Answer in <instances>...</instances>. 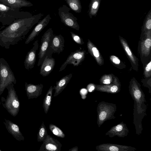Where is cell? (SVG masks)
I'll return each mask as SVG.
<instances>
[{"instance_id": "obj_27", "label": "cell", "mask_w": 151, "mask_h": 151, "mask_svg": "<svg viewBox=\"0 0 151 151\" xmlns=\"http://www.w3.org/2000/svg\"><path fill=\"white\" fill-rule=\"evenodd\" d=\"M71 10L76 13L81 12L82 6L80 0H65Z\"/></svg>"}, {"instance_id": "obj_29", "label": "cell", "mask_w": 151, "mask_h": 151, "mask_svg": "<svg viewBox=\"0 0 151 151\" xmlns=\"http://www.w3.org/2000/svg\"><path fill=\"white\" fill-rule=\"evenodd\" d=\"M151 30V10L148 12L145 18L142 27L143 32Z\"/></svg>"}, {"instance_id": "obj_33", "label": "cell", "mask_w": 151, "mask_h": 151, "mask_svg": "<svg viewBox=\"0 0 151 151\" xmlns=\"http://www.w3.org/2000/svg\"><path fill=\"white\" fill-rule=\"evenodd\" d=\"M144 74L146 78L150 77L151 75V61L146 66L144 71Z\"/></svg>"}, {"instance_id": "obj_20", "label": "cell", "mask_w": 151, "mask_h": 151, "mask_svg": "<svg viewBox=\"0 0 151 151\" xmlns=\"http://www.w3.org/2000/svg\"><path fill=\"white\" fill-rule=\"evenodd\" d=\"M144 38L141 42L140 47L142 54L147 56L150 53L151 47V30L144 32Z\"/></svg>"}, {"instance_id": "obj_18", "label": "cell", "mask_w": 151, "mask_h": 151, "mask_svg": "<svg viewBox=\"0 0 151 151\" xmlns=\"http://www.w3.org/2000/svg\"><path fill=\"white\" fill-rule=\"evenodd\" d=\"M4 119L3 123L8 132L17 140L24 141V137L20 130L19 127L10 120L6 119Z\"/></svg>"}, {"instance_id": "obj_37", "label": "cell", "mask_w": 151, "mask_h": 151, "mask_svg": "<svg viewBox=\"0 0 151 151\" xmlns=\"http://www.w3.org/2000/svg\"><path fill=\"white\" fill-rule=\"evenodd\" d=\"M78 148L77 146H75L69 149V151H78Z\"/></svg>"}, {"instance_id": "obj_19", "label": "cell", "mask_w": 151, "mask_h": 151, "mask_svg": "<svg viewBox=\"0 0 151 151\" xmlns=\"http://www.w3.org/2000/svg\"><path fill=\"white\" fill-rule=\"evenodd\" d=\"M43 85L25 83V90L28 99L37 98L42 93Z\"/></svg>"}, {"instance_id": "obj_11", "label": "cell", "mask_w": 151, "mask_h": 151, "mask_svg": "<svg viewBox=\"0 0 151 151\" xmlns=\"http://www.w3.org/2000/svg\"><path fill=\"white\" fill-rule=\"evenodd\" d=\"M64 43L65 40L62 35H54L46 55L49 54L52 55L53 53H60L64 49Z\"/></svg>"}, {"instance_id": "obj_3", "label": "cell", "mask_w": 151, "mask_h": 151, "mask_svg": "<svg viewBox=\"0 0 151 151\" xmlns=\"http://www.w3.org/2000/svg\"><path fill=\"white\" fill-rule=\"evenodd\" d=\"M6 88L8 90V95L6 99L3 97H1V104L11 115L15 117L19 112L20 103L14 87V84L12 83L8 85Z\"/></svg>"}, {"instance_id": "obj_9", "label": "cell", "mask_w": 151, "mask_h": 151, "mask_svg": "<svg viewBox=\"0 0 151 151\" xmlns=\"http://www.w3.org/2000/svg\"><path fill=\"white\" fill-rule=\"evenodd\" d=\"M85 53V50H77L71 52L65 61L61 65L59 71L60 72L64 70L69 64L73 65L74 66H78L84 60Z\"/></svg>"}, {"instance_id": "obj_15", "label": "cell", "mask_w": 151, "mask_h": 151, "mask_svg": "<svg viewBox=\"0 0 151 151\" xmlns=\"http://www.w3.org/2000/svg\"><path fill=\"white\" fill-rule=\"evenodd\" d=\"M38 40L35 41L32 48L27 52L24 62L25 68L29 70L33 68L36 61V52L39 46Z\"/></svg>"}, {"instance_id": "obj_4", "label": "cell", "mask_w": 151, "mask_h": 151, "mask_svg": "<svg viewBox=\"0 0 151 151\" xmlns=\"http://www.w3.org/2000/svg\"><path fill=\"white\" fill-rule=\"evenodd\" d=\"M32 14L29 12L20 11L19 9L11 8L0 3V22L3 27L10 25L17 19Z\"/></svg>"}, {"instance_id": "obj_30", "label": "cell", "mask_w": 151, "mask_h": 151, "mask_svg": "<svg viewBox=\"0 0 151 151\" xmlns=\"http://www.w3.org/2000/svg\"><path fill=\"white\" fill-rule=\"evenodd\" d=\"M49 128L52 132L58 137L61 138L65 137V135L63 132L56 125L52 124H50Z\"/></svg>"}, {"instance_id": "obj_10", "label": "cell", "mask_w": 151, "mask_h": 151, "mask_svg": "<svg viewBox=\"0 0 151 151\" xmlns=\"http://www.w3.org/2000/svg\"><path fill=\"white\" fill-rule=\"evenodd\" d=\"M62 145L57 139L49 135L43 141L38 151H60Z\"/></svg>"}, {"instance_id": "obj_16", "label": "cell", "mask_w": 151, "mask_h": 151, "mask_svg": "<svg viewBox=\"0 0 151 151\" xmlns=\"http://www.w3.org/2000/svg\"><path fill=\"white\" fill-rule=\"evenodd\" d=\"M129 132V130L126 124L123 122L112 127L106 134L105 135L110 137L117 136L120 137H126Z\"/></svg>"}, {"instance_id": "obj_35", "label": "cell", "mask_w": 151, "mask_h": 151, "mask_svg": "<svg viewBox=\"0 0 151 151\" xmlns=\"http://www.w3.org/2000/svg\"><path fill=\"white\" fill-rule=\"evenodd\" d=\"M95 85L93 83H91L88 84L87 88V90L90 92H91L95 89Z\"/></svg>"}, {"instance_id": "obj_36", "label": "cell", "mask_w": 151, "mask_h": 151, "mask_svg": "<svg viewBox=\"0 0 151 151\" xmlns=\"http://www.w3.org/2000/svg\"><path fill=\"white\" fill-rule=\"evenodd\" d=\"M87 90L85 88H82L80 90V93L82 96V99L83 97V99H84V97L85 98H86V95L87 94Z\"/></svg>"}, {"instance_id": "obj_7", "label": "cell", "mask_w": 151, "mask_h": 151, "mask_svg": "<svg viewBox=\"0 0 151 151\" xmlns=\"http://www.w3.org/2000/svg\"><path fill=\"white\" fill-rule=\"evenodd\" d=\"M70 9L65 5L60 6L58 9V14L61 22L65 25L79 31L80 26L78 19L70 12Z\"/></svg>"}, {"instance_id": "obj_5", "label": "cell", "mask_w": 151, "mask_h": 151, "mask_svg": "<svg viewBox=\"0 0 151 151\" xmlns=\"http://www.w3.org/2000/svg\"><path fill=\"white\" fill-rule=\"evenodd\" d=\"M16 83L15 76L8 63L4 58H0V95H1L8 85Z\"/></svg>"}, {"instance_id": "obj_24", "label": "cell", "mask_w": 151, "mask_h": 151, "mask_svg": "<svg viewBox=\"0 0 151 151\" xmlns=\"http://www.w3.org/2000/svg\"><path fill=\"white\" fill-rule=\"evenodd\" d=\"M119 38L121 45L128 57L130 60L132 64L136 67V68L137 67L138 59L132 52L126 40L120 36H119Z\"/></svg>"}, {"instance_id": "obj_12", "label": "cell", "mask_w": 151, "mask_h": 151, "mask_svg": "<svg viewBox=\"0 0 151 151\" xmlns=\"http://www.w3.org/2000/svg\"><path fill=\"white\" fill-rule=\"evenodd\" d=\"M51 19V18L50 15L48 14L43 19L38 22V23L26 39L25 44H27L33 41L47 25Z\"/></svg>"}, {"instance_id": "obj_28", "label": "cell", "mask_w": 151, "mask_h": 151, "mask_svg": "<svg viewBox=\"0 0 151 151\" xmlns=\"http://www.w3.org/2000/svg\"><path fill=\"white\" fill-rule=\"evenodd\" d=\"M48 135L46 128L43 121L37 134V141L43 142L46 139Z\"/></svg>"}, {"instance_id": "obj_6", "label": "cell", "mask_w": 151, "mask_h": 151, "mask_svg": "<svg viewBox=\"0 0 151 151\" xmlns=\"http://www.w3.org/2000/svg\"><path fill=\"white\" fill-rule=\"evenodd\" d=\"M116 111L115 104L102 101L100 102L97 108V123L99 127L106 121L114 119V114Z\"/></svg>"}, {"instance_id": "obj_21", "label": "cell", "mask_w": 151, "mask_h": 151, "mask_svg": "<svg viewBox=\"0 0 151 151\" xmlns=\"http://www.w3.org/2000/svg\"><path fill=\"white\" fill-rule=\"evenodd\" d=\"M0 3L13 8L30 7L33 4L26 0H0Z\"/></svg>"}, {"instance_id": "obj_32", "label": "cell", "mask_w": 151, "mask_h": 151, "mask_svg": "<svg viewBox=\"0 0 151 151\" xmlns=\"http://www.w3.org/2000/svg\"><path fill=\"white\" fill-rule=\"evenodd\" d=\"M71 36L74 41L77 44L82 45L84 43L83 39L77 35L72 32H70Z\"/></svg>"}, {"instance_id": "obj_39", "label": "cell", "mask_w": 151, "mask_h": 151, "mask_svg": "<svg viewBox=\"0 0 151 151\" xmlns=\"http://www.w3.org/2000/svg\"><path fill=\"white\" fill-rule=\"evenodd\" d=\"M1 102L0 101V107Z\"/></svg>"}, {"instance_id": "obj_25", "label": "cell", "mask_w": 151, "mask_h": 151, "mask_svg": "<svg viewBox=\"0 0 151 151\" xmlns=\"http://www.w3.org/2000/svg\"><path fill=\"white\" fill-rule=\"evenodd\" d=\"M101 0H91L89 5L88 12V15L90 19L97 15L99 8Z\"/></svg>"}, {"instance_id": "obj_40", "label": "cell", "mask_w": 151, "mask_h": 151, "mask_svg": "<svg viewBox=\"0 0 151 151\" xmlns=\"http://www.w3.org/2000/svg\"><path fill=\"white\" fill-rule=\"evenodd\" d=\"M1 150L0 149V151H1Z\"/></svg>"}, {"instance_id": "obj_13", "label": "cell", "mask_w": 151, "mask_h": 151, "mask_svg": "<svg viewBox=\"0 0 151 151\" xmlns=\"http://www.w3.org/2000/svg\"><path fill=\"white\" fill-rule=\"evenodd\" d=\"M121 86L118 79L114 76V81L108 85H96L95 90L100 92L115 94L120 91Z\"/></svg>"}, {"instance_id": "obj_14", "label": "cell", "mask_w": 151, "mask_h": 151, "mask_svg": "<svg viewBox=\"0 0 151 151\" xmlns=\"http://www.w3.org/2000/svg\"><path fill=\"white\" fill-rule=\"evenodd\" d=\"M96 149L98 151H134L137 150L131 146L111 143L101 144L97 146Z\"/></svg>"}, {"instance_id": "obj_23", "label": "cell", "mask_w": 151, "mask_h": 151, "mask_svg": "<svg viewBox=\"0 0 151 151\" xmlns=\"http://www.w3.org/2000/svg\"><path fill=\"white\" fill-rule=\"evenodd\" d=\"M87 47L88 52L95 58L98 64L102 65L104 61L102 55L96 46L89 39L87 42Z\"/></svg>"}, {"instance_id": "obj_26", "label": "cell", "mask_w": 151, "mask_h": 151, "mask_svg": "<svg viewBox=\"0 0 151 151\" xmlns=\"http://www.w3.org/2000/svg\"><path fill=\"white\" fill-rule=\"evenodd\" d=\"M53 87L51 86L48 90L44 99L43 107L45 113L47 114L51 105L53 90Z\"/></svg>"}, {"instance_id": "obj_34", "label": "cell", "mask_w": 151, "mask_h": 151, "mask_svg": "<svg viewBox=\"0 0 151 151\" xmlns=\"http://www.w3.org/2000/svg\"><path fill=\"white\" fill-rule=\"evenodd\" d=\"M110 59L112 63L116 65H119L121 63L120 60L116 56L114 55L110 56Z\"/></svg>"}, {"instance_id": "obj_8", "label": "cell", "mask_w": 151, "mask_h": 151, "mask_svg": "<svg viewBox=\"0 0 151 151\" xmlns=\"http://www.w3.org/2000/svg\"><path fill=\"white\" fill-rule=\"evenodd\" d=\"M52 28H50L45 32L41 39V43L38 54L37 66H39L43 62L50 46L54 35Z\"/></svg>"}, {"instance_id": "obj_2", "label": "cell", "mask_w": 151, "mask_h": 151, "mask_svg": "<svg viewBox=\"0 0 151 151\" xmlns=\"http://www.w3.org/2000/svg\"><path fill=\"white\" fill-rule=\"evenodd\" d=\"M129 90L134 101L133 123L135 125L136 133L139 135L142 130V119L146 115L147 106L145 103L146 101L140 84L134 78L130 81Z\"/></svg>"}, {"instance_id": "obj_1", "label": "cell", "mask_w": 151, "mask_h": 151, "mask_svg": "<svg viewBox=\"0 0 151 151\" xmlns=\"http://www.w3.org/2000/svg\"><path fill=\"white\" fill-rule=\"evenodd\" d=\"M42 13L32 14L14 20L0 32V46L9 49L10 45L17 44L24 39L33 26L39 22Z\"/></svg>"}, {"instance_id": "obj_22", "label": "cell", "mask_w": 151, "mask_h": 151, "mask_svg": "<svg viewBox=\"0 0 151 151\" xmlns=\"http://www.w3.org/2000/svg\"><path fill=\"white\" fill-rule=\"evenodd\" d=\"M73 76L70 73L66 75L61 78L59 81H56L55 85L53 87L55 90L53 97H56L65 88Z\"/></svg>"}, {"instance_id": "obj_31", "label": "cell", "mask_w": 151, "mask_h": 151, "mask_svg": "<svg viewBox=\"0 0 151 151\" xmlns=\"http://www.w3.org/2000/svg\"><path fill=\"white\" fill-rule=\"evenodd\" d=\"M114 76L110 74L103 76L100 80V83L102 85L111 83L113 81Z\"/></svg>"}, {"instance_id": "obj_38", "label": "cell", "mask_w": 151, "mask_h": 151, "mask_svg": "<svg viewBox=\"0 0 151 151\" xmlns=\"http://www.w3.org/2000/svg\"><path fill=\"white\" fill-rule=\"evenodd\" d=\"M0 27H0V31H1V28H0Z\"/></svg>"}, {"instance_id": "obj_17", "label": "cell", "mask_w": 151, "mask_h": 151, "mask_svg": "<svg viewBox=\"0 0 151 151\" xmlns=\"http://www.w3.org/2000/svg\"><path fill=\"white\" fill-rule=\"evenodd\" d=\"M52 56L49 54L47 55L40 65V73L43 77L48 76L54 69L55 61Z\"/></svg>"}]
</instances>
